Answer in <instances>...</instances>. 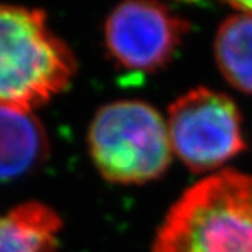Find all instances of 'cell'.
<instances>
[{
  "label": "cell",
  "instance_id": "1",
  "mask_svg": "<svg viewBox=\"0 0 252 252\" xmlns=\"http://www.w3.org/2000/svg\"><path fill=\"white\" fill-rule=\"evenodd\" d=\"M152 252H252V176L225 170L169 210Z\"/></svg>",
  "mask_w": 252,
  "mask_h": 252
},
{
  "label": "cell",
  "instance_id": "2",
  "mask_svg": "<svg viewBox=\"0 0 252 252\" xmlns=\"http://www.w3.org/2000/svg\"><path fill=\"white\" fill-rule=\"evenodd\" d=\"M75 68L43 11L0 5V105L31 113L63 93Z\"/></svg>",
  "mask_w": 252,
  "mask_h": 252
},
{
  "label": "cell",
  "instance_id": "3",
  "mask_svg": "<svg viewBox=\"0 0 252 252\" xmlns=\"http://www.w3.org/2000/svg\"><path fill=\"white\" fill-rule=\"evenodd\" d=\"M88 148L102 176L119 184L157 179L172 159L167 122L140 100L102 106L90 125Z\"/></svg>",
  "mask_w": 252,
  "mask_h": 252
},
{
  "label": "cell",
  "instance_id": "4",
  "mask_svg": "<svg viewBox=\"0 0 252 252\" xmlns=\"http://www.w3.org/2000/svg\"><path fill=\"white\" fill-rule=\"evenodd\" d=\"M172 151L191 172L220 167L245 148L237 106L226 94L194 88L169 108Z\"/></svg>",
  "mask_w": 252,
  "mask_h": 252
},
{
  "label": "cell",
  "instance_id": "5",
  "mask_svg": "<svg viewBox=\"0 0 252 252\" xmlns=\"http://www.w3.org/2000/svg\"><path fill=\"white\" fill-rule=\"evenodd\" d=\"M187 22L155 2H125L105 23V41L114 61L134 71L164 67L187 32Z\"/></svg>",
  "mask_w": 252,
  "mask_h": 252
},
{
  "label": "cell",
  "instance_id": "6",
  "mask_svg": "<svg viewBox=\"0 0 252 252\" xmlns=\"http://www.w3.org/2000/svg\"><path fill=\"white\" fill-rule=\"evenodd\" d=\"M49 143L40 120L29 111L0 105V183L40 166Z\"/></svg>",
  "mask_w": 252,
  "mask_h": 252
},
{
  "label": "cell",
  "instance_id": "7",
  "mask_svg": "<svg viewBox=\"0 0 252 252\" xmlns=\"http://www.w3.org/2000/svg\"><path fill=\"white\" fill-rule=\"evenodd\" d=\"M61 218L50 207L26 202L0 216V252H57Z\"/></svg>",
  "mask_w": 252,
  "mask_h": 252
},
{
  "label": "cell",
  "instance_id": "8",
  "mask_svg": "<svg viewBox=\"0 0 252 252\" xmlns=\"http://www.w3.org/2000/svg\"><path fill=\"white\" fill-rule=\"evenodd\" d=\"M216 61L226 81L252 94V14L229 15L220 25L214 41Z\"/></svg>",
  "mask_w": 252,
  "mask_h": 252
},
{
  "label": "cell",
  "instance_id": "9",
  "mask_svg": "<svg viewBox=\"0 0 252 252\" xmlns=\"http://www.w3.org/2000/svg\"><path fill=\"white\" fill-rule=\"evenodd\" d=\"M229 6L240 12H251L252 14V2H231Z\"/></svg>",
  "mask_w": 252,
  "mask_h": 252
}]
</instances>
